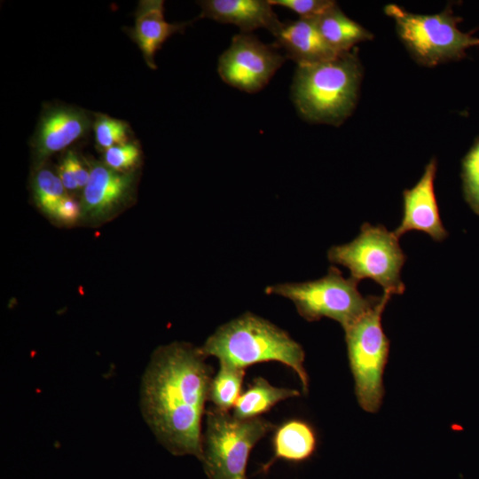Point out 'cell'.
<instances>
[{
	"instance_id": "obj_1",
	"label": "cell",
	"mask_w": 479,
	"mask_h": 479,
	"mask_svg": "<svg viewBox=\"0 0 479 479\" xmlns=\"http://www.w3.org/2000/svg\"><path fill=\"white\" fill-rule=\"evenodd\" d=\"M200 348L186 342L161 346L152 355L140 388L144 419L158 441L174 455L201 460V419L213 369Z\"/></svg>"
},
{
	"instance_id": "obj_2",
	"label": "cell",
	"mask_w": 479,
	"mask_h": 479,
	"mask_svg": "<svg viewBox=\"0 0 479 479\" xmlns=\"http://www.w3.org/2000/svg\"><path fill=\"white\" fill-rule=\"evenodd\" d=\"M200 349L207 357L213 356L219 363L241 369L262 362L282 363L296 373L303 391H308L302 347L286 331L253 313H244L219 326Z\"/></svg>"
},
{
	"instance_id": "obj_3",
	"label": "cell",
	"mask_w": 479,
	"mask_h": 479,
	"mask_svg": "<svg viewBox=\"0 0 479 479\" xmlns=\"http://www.w3.org/2000/svg\"><path fill=\"white\" fill-rule=\"evenodd\" d=\"M362 75L354 51L323 62L297 66L292 99L306 121L340 125L356 106Z\"/></svg>"
},
{
	"instance_id": "obj_4",
	"label": "cell",
	"mask_w": 479,
	"mask_h": 479,
	"mask_svg": "<svg viewBox=\"0 0 479 479\" xmlns=\"http://www.w3.org/2000/svg\"><path fill=\"white\" fill-rule=\"evenodd\" d=\"M357 284V280L351 277L345 279L339 269L331 266L319 279L269 286L265 293L288 298L300 316L308 321L328 318L345 329L381 299L373 295L364 297Z\"/></svg>"
},
{
	"instance_id": "obj_5",
	"label": "cell",
	"mask_w": 479,
	"mask_h": 479,
	"mask_svg": "<svg viewBox=\"0 0 479 479\" xmlns=\"http://www.w3.org/2000/svg\"><path fill=\"white\" fill-rule=\"evenodd\" d=\"M201 462L209 479H247V465L256 443L275 428L265 419H238L216 407L206 412Z\"/></svg>"
},
{
	"instance_id": "obj_6",
	"label": "cell",
	"mask_w": 479,
	"mask_h": 479,
	"mask_svg": "<svg viewBox=\"0 0 479 479\" xmlns=\"http://www.w3.org/2000/svg\"><path fill=\"white\" fill-rule=\"evenodd\" d=\"M396 22L397 34L412 58L420 64L433 67L466 57V50L479 45L474 32L458 28L460 17L454 16L451 6L436 14H415L389 4L384 9Z\"/></svg>"
},
{
	"instance_id": "obj_7",
	"label": "cell",
	"mask_w": 479,
	"mask_h": 479,
	"mask_svg": "<svg viewBox=\"0 0 479 479\" xmlns=\"http://www.w3.org/2000/svg\"><path fill=\"white\" fill-rule=\"evenodd\" d=\"M391 295L381 299L352 325L344 329L348 357L359 405L376 412L383 400V373L389 341L381 326V314Z\"/></svg>"
},
{
	"instance_id": "obj_8",
	"label": "cell",
	"mask_w": 479,
	"mask_h": 479,
	"mask_svg": "<svg viewBox=\"0 0 479 479\" xmlns=\"http://www.w3.org/2000/svg\"><path fill=\"white\" fill-rule=\"evenodd\" d=\"M398 240L385 226L365 223L352 241L331 247L327 258L347 267L350 277L358 282L371 279L383 287L384 293L391 296L402 294L405 286L401 280V270L406 256Z\"/></svg>"
},
{
	"instance_id": "obj_9",
	"label": "cell",
	"mask_w": 479,
	"mask_h": 479,
	"mask_svg": "<svg viewBox=\"0 0 479 479\" xmlns=\"http://www.w3.org/2000/svg\"><path fill=\"white\" fill-rule=\"evenodd\" d=\"M286 59L275 44H265L251 33H240L219 57L217 71L229 85L255 93L268 84Z\"/></svg>"
},
{
	"instance_id": "obj_10",
	"label": "cell",
	"mask_w": 479,
	"mask_h": 479,
	"mask_svg": "<svg viewBox=\"0 0 479 479\" xmlns=\"http://www.w3.org/2000/svg\"><path fill=\"white\" fill-rule=\"evenodd\" d=\"M89 169L90 177L80 203L82 216L86 220L104 221L132 201L137 181L136 171L118 172L95 161Z\"/></svg>"
},
{
	"instance_id": "obj_11",
	"label": "cell",
	"mask_w": 479,
	"mask_h": 479,
	"mask_svg": "<svg viewBox=\"0 0 479 479\" xmlns=\"http://www.w3.org/2000/svg\"><path fill=\"white\" fill-rule=\"evenodd\" d=\"M92 125L89 112L76 106L56 105L43 109L31 142L35 169L85 136Z\"/></svg>"
},
{
	"instance_id": "obj_12",
	"label": "cell",
	"mask_w": 479,
	"mask_h": 479,
	"mask_svg": "<svg viewBox=\"0 0 479 479\" xmlns=\"http://www.w3.org/2000/svg\"><path fill=\"white\" fill-rule=\"evenodd\" d=\"M436 172V160L432 159L416 185L403 192V216L399 226L393 232L397 237L400 238L410 231L425 232L436 241L448 237L435 193Z\"/></svg>"
},
{
	"instance_id": "obj_13",
	"label": "cell",
	"mask_w": 479,
	"mask_h": 479,
	"mask_svg": "<svg viewBox=\"0 0 479 479\" xmlns=\"http://www.w3.org/2000/svg\"><path fill=\"white\" fill-rule=\"evenodd\" d=\"M134 25L125 28L142 52L145 62L156 69L155 53L171 35L183 33L189 22L169 23L164 18V1L141 0L134 13Z\"/></svg>"
},
{
	"instance_id": "obj_14",
	"label": "cell",
	"mask_w": 479,
	"mask_h": 479,
	"mask_svg": "<svg viewBox=\"0 0 479 479\" xmlns=\"http://www.w3.org/2000/svg\"><path fill=\"white\" fill-rule=\"evenodd\" d=\"M272 35L275 45L297 66L323 62L339 54L325 41L314 18L281 22Z\"/></svg>"
},
{
	"instance_id": "obj_15",
	"label": "cell",
	"mask_w": 479,
	"mask_h": 479,
	"mask_svg": "<svg viewBox=\"0 0 479 479\" xmlns=\"http://www.w3.org/2000/svg\"><path fill=\"white\" fill-rule=\"evenodd\" d=\"M198 4L200 18L235 25L240 33L263 27L273 34L281 23L269 0H204Z\"/></svg>"
},
{
	"instance_id": "obj_16",
	"label": "cell",
	"mask_w": 479,
	"mask_h": 479,
	"mask_svg": "<svg viewBox=\"0 0 479 479\" xmlns=\"http://www.w3.org/2000/svg\"><path fill=\"white\" fill-rule=\"evenodd\" d=\"M317 447V437L312 427L300 420H292L282 424L273 438V458L263 466L267 470L274 461L281 459L292 462H301L310 459Z\"/></svg>"
},
{
	"instance_id": "obj_17",
	"label": "cell",
	"mask_w": 479,
	"mask_h": 479,
	"mask_svg": "<svg viewBox=\"0 0 479 479\" xmlns=\"http://www.w3.org/2000/svg\"><path fill=\"white\" fill-rule=\"evenodd\" d=\"M314 20L325 41L338 53L351 51L357 43L373 38L368 30L346 16L336 3Z\"/></svg>"
},
{
	"instance_id": "obj_18",
	"label": "cell",
	"mask_w": 479,
	"mask_h": 479,
	"mask_svg": "<svg viewBox=\"0 0 479 479\" xmlns=\"http://www.w3.org/2000/svg\"><path fill=\"white\" fill-rule=\"evenodd\" d=\"M299 395L295 389L274 387L264 378L256 377L247 390L238 398L232 415L243 420L259 417L277 403Z\"/></svg>"
},
{
	"instance_id": "obj_19",
	"label": "cell",
	"mask_w": 479,
	"mask_h": 479,
	"mask_svg": "<svg viewBox=\"0 0 479 479\" xmlns=\"http://www.w3.org/2000/svg\"><path fill=\"white\" fill-rule=\"evenodd\" d=\"M245 370L219 363V370L213 376L208 400L215 407L229 412L240 396Z\"/></svg>"
},
{
	"instance_id": "obj_20",
	"label": "cell",
	"mask_w": 479,
	"mask_h": 479,
	"mask_svg": "<svg viewBox=\"0 0 479 479\" xmlns=\"http://www.w3.org/2000/svg\"><path fill=\"white\" fill-rule=\"evenodd\" d=\"M32 191L37 207L47 216L53 217L67 190L57 173L43 167L35 169L32 179Z\"/></svg>"
},
{
	"instance_id": "obj_21",
	"label": "cell",
	"mask_w": 479,
	"mask_h": 479,
	"mask_svg": "<svg viewBox=\"0 0 479 479\" xmlns=\"http://www.w3.org/2000/svg\"><path fill=\"white\" fill-rule=\"evenodd\" d=\"M460 177L464 199L479 216V136L462 159Z\"/></svg>"
},
{
	"instance_id": "obj_22",
	"label": "cell",
	"mask_w": 479,
	"mask_h": 479,
	"mask_svg": "<svg viewBox=\"0 0 479 479\" xmlns=\"http://www.w3.org/2000/svg\"><path fill=\"white\" fill-rule=\"evenodd\" d=\"M92 128L97 146L104 152L114 145L130 142V129L124 121L97 114Z\"/></svg>"
},
{
	"instance_id": "obj_23",
	"label": "cell",
	"mask_w": 479,
	"mask_h": 479,
	"mask_svg": "<svg viewBox=\"0 0 479 479\" xmlns=\"http://www.w3.org/2000/svg\"><path fill=\"white\" fill-rule=\"evenodd\" d=\"M142 152L138 144L127 142L114 145L104 152V163L118 172L135 171L141 161Z\"/></svg>"
},
{
	"instance_id": "obj_24",
	"label": "cell",
	"mask_w": 479,
	"mask_h": 479,
	"mask_svg": "<svg viewBox=\"0 0 479 479\" xmlns=\"http://www.w3.org/2000/svg\"><path fill=\"white\" fill-rule=\"evenodd\" d=\"M271 5H279L296 12L300 18H315L325 12L336 2L330 0H269Z\"/></svg>"
},
{
	"instance_id": "obj_25",
	"label": "cell",
	"mask_w": 479,
	"mask_h": 479,
	"mask_svg": "<svg viewBox=\"0 0 479 479\" xmlns=\"http://www.w3.org/2000/svg\"><path fill=\"white\" fill-rule=\"evenodd\" d=\"M82 217L81 204L67 195L56 208L53 218L67 224H71Z\"/></svg>"
},
{
	"instance_id": "obj_26",
	"label": "cell",
	"mask_w": 479,
	"mask_h": 479,
	"mask_svg": "<svg viewBox=\"0 0 479 479\" xmlns=\"http://www.w3.org/2000/svg\"><path fill=\"white\" fill-rule=\"evenodd\" d=\"M67 165L80 189H83L90 177V169L88 170L82 164L78 155L74 151H68L62 159Z\"/></svg>"
},
{
	"instance_id": "obj_27",
	"label": "cell",
	"mask_w": 479,
	"mask_h": 479,
	"mask_svg": "<svg viewBox=\"0 0 479 479\" xmlns=\"http://www.w3.org/2000/svg\"><path fill=\"white\" fill-rule=\"evenodd\" d=\"M56 173L60 178L67 191L74 192L79 190L77 183L75 182L67 165L63 160H61V161L59 162Z\"/></svg>"
}]
</instances>
